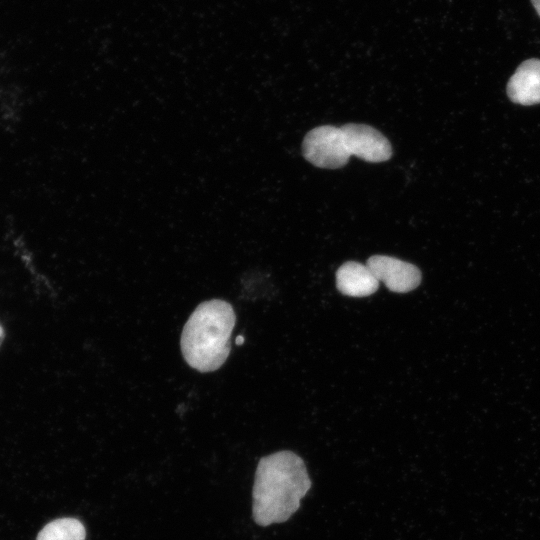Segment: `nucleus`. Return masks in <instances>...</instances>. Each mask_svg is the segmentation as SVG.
<instances>
[{"label": "nucleus", "mask_w": 540, "mask_h": 540, "mask_svg": "<svg viewBox=\"0 0 540 540\" xmlns=\"http://www.w3.org/2000/svg\"><path fill=\"white\" fill-rule=\"evenodd\" d=\"M340 129L351 156L371 163L384 162L391 158L390 142L375 128L366 124L348 123Z\"/></svg>", "instance_id": "20e7f679"}, {"label": "nucleus", "mask_w": 540, "mask_h": 540, "mask_svg": "<svg viewBox=\"0 0 540 540\" xmlns=\"http://www.w3.org/2000/svg\"><path fill=\"white\" fill-rule=\"evenodd\" d=\"M366 265L377 280L392 292H410L421 282L418 267L395 257L374 255L367 260Z\"/></svg>", "instance_id": "39448f33"}, {"label": "nucleus", "mask_w": 540, "mask_h": 540, "mask_svg": "<svg viewBox=\"0 0 540 540\" xmlns=\"http://www.w3.org/2000/svg\"><path fill=\"white\" fill-rule=\"evenodd\" d=\"M86 531L75 518H59L46 524L36 540H85Z\"/></svg>", "instance_id": "6e6552de"}, {"label": "nucleus", "mask_w": 540, "mask_h": 540, "mask_svg": "<svg viewBox=\"0 0 540 540\" xmlns=\"http://www.w3.org/2000/svg\"><path fill=\"white\" fill-rule=\"evenodd\" d=\"M531 1L538 15L540 16V0H531Z\"/></svg>", "instance_id": "1a4fd4ad"}, {"label": "nucleus", "mask_w": 540, "mask_h": 540, "mask_svg": "<svg viewBox=\"0 0 540 540\" xmlns=\"http://www.w3.org/2000/svg\"><path fill=\"white\" fill-rule=\"evenodd\" d=\"M235 322L230 303L221 299L200 303L181 334L180 346L187 364L200 372L219 369L229 356Z\"/></svg>", "instance_id": "f03ea898"}, {"label": "nucleus", "mask_w": 540, "mask_h": 540, "mask_svg": "<svg viewBox=\"0 0 540 540\" xmlns=\"http://www.w3.org/2000/svg\"><path fill=\"white\" fill-rule=\"evenodd\" d=\"M509 98L521 105L540 103V60L521 63L507 84Z\"/></svg>", "instance_id": "423d86ee"}, {"label": "nucleus", "mask_w": 540, "mask_h": 540, "mask_svg": "<svg viewBox=\"0 0 540 540\" xmlns=\"http://www.w3.org/2000/svg\"><path fill=\"white\" fill-rule=\"evenodd\" d=\"M244 341H245V340H244V337H243V336H241V335H240V336H238V337L236 338V343H237L238 345H241V344H243V343H244Z\"/></svg>", "instance_id": "9d476101"}, {"label": "nucleus", "mask_w": 540, "mask_h": 540, "mask_svg": "<svg viewBox=\"0 0 540 540\" xmlns=\"http://www.w3.org/2000/svg\"><path fill=\"white\" fill-rule=\"evenodd\" d=\"M2 339H3V330H2V328L0 326V344L2 342Z\"/></svg>", "instance_id": "9b49d317"}, {"label": "nucleus", "mask_w": 540, "mask_h": 540, "mask_svg": "<svg viewBox=\"0 0 540 540\" xmlns=\"http://www.w3.org/2000/svg\"><path fill=\"white\" fill-rule=\"evenodd\" d=\"M311 487L304 461L294 452L279 451L258 462L252 514L260 526L288 520Z\"/></svg>", "instance_id": "f257e3e1"}, {"label": "nucleus", "mask_w": 540, "mask_h": 540, "mask_svg": "<svg viewBox=\"0 0 540 540\" xmlns=\"http://www.w3.org/2000/svg\"><path fill=\"white\" fill-rule=\"evenodd\" d=\"M380 282L367 267L356 261H347L336 272L337 289L346 296L366 297L375 293Z\"/></svg>", "instance_id": "0eeeda50"}, {"label": "nucleus", "mask_w": 540, "mask_h": 540, "mask_svg": "<svg viewBox=\"0 0 540 540\" xmlns=\"http://www.w3.org/2000/svg\"><path fill=\"white\" fill-rule=\"evenodd\" d=\"M302 151L305 159L316 167L337 169L350 158L340 127L323 125L310 130L304 137Z\"/></svg>", "instance_id": "7ed1b4c3"}]
</instances>
